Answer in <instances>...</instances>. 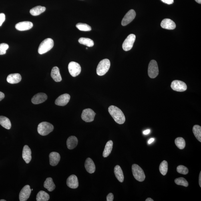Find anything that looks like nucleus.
I'll return each mask as SVG.
<instances>
[{"instance_id": "f257e3e1", "label": "nucleus", "mask_w": 201, "mask_h": 201, "mask_svg": "<svg viewBox=\"0 0 201 201\" xmlns=\"http://www.w3.org/2000/svg\"><path fill=\"white\" fill-rule=\"evenodd\" d=\"M108 111L115 122L120 124H123L125 122L126 118L120 108L114 105H111L108 108Z\"/></svg>"}, {"instance_id": "f03ea898", "label": "nucleus", "mask_w": 201, "mask_h": 201, "mask_svg": "<svg viewBox=\"0 0 201 201\" xmlns=\"http://www.w3.org/2000/svg\"><path fill=\"white\" fill-rule=\"evenodd\" d=\"M53 130V125L47 122H43L40 123L37 127L38 132L40 135L43 136L49 135Z\"/></svg>"}, {"instance_id": "7ed1b4c3", "label": "nucleus", "mask_w": 201, "mask_h": 201, "mask_svg": "<svg viewBox=\"0 0 201 201\" xmlns=\"http://www.w3.org/2000/svg\"><path fill=\"white\" fill-rule=\"evenodd\" d=\"M54 46V41L50 38H47L40 43L38 49V52L40 55L47 52L52 49Z\"/></svg>"}, {"instance_id": "20e7f679", "label": "nucleus", "mask_w": 201, "mask_h": 201, "mask_svg": "<svg viewBox=\"0 0 201 201\" xmlns=\"http://www.w3.org/2000/svg\"><path fill=\"white\" fill-rule=\"evenodd\" d=\"M110 67V61L108 59H104L101 61L97 69V73L99 76L105 75L109 70Z\"/></svg>"}, {"instance_id": "39448f33", "label": "nucleus", "mask_w": 201, "mask_h": 201, "mask_svg": "<svg viewBox=\"0 0 201 201\" xmlns=\"http://www.w3.org/2000/svg\"><path fill=\"white\" fill-rule=\"evenodd\" d=\"M132 172L133 176L137 181L142 182L145 179V175L144 171L138 165L134 164L132 166Z\"/></svg>"}, {"instance_id": "423d86ee", "label": "nucleus", "mask_w": 201, "mask_h": 201, "mask_svg": "<svg viewBox=\"0 0 201 201\" xmlns=\"http://www.w3.org/2000/svg\"><path fill=\"white\" fill-rule=\"evenodd\" d=\"M159 74L158 64L155 60L151 61L149 63L148 69V74L151 78H155Z\"/></svg>"}, {"instance_id": "0eeeda50", "label": "nucleus", "mask_w": 201, "mask_h": 201, "mask_svg": "<svg viewBox=\"0 0 201 201\" xmlns=\"http://www.w3.org/2000/svg\"><path fill=\"white\" fill-rule=\"evenodd\" d=\"M96 113L93 109L87 108L84 109L81 115L82 119L86 122H92L94 120Z\"/></svg>"}, {"instance_id": "6e6552de", "label": "nucleus", "mask_w": 201, "mask_h": 201, "mask_svg": "<svg viewBox=\"0 0 201 201\" xmlns=\"http://www.w3.org/2000/svg\"><path fill=\"white\" fill-rule=\"evenodd\" d=\"M68 70L70 74L73 77H76L81 73V68L79 63L71 61L68 65Z\"/></svg>"}, {"instance_id": "1a4fd4ad", "label": "nucleus", "mask_w": 201, "mask_h": 201, "mask_svg": "<svg viewBox=\"0 0 201 201\" xmlns=\"http://www.w3.org/2000/svg\"><path fill=\"white\" fill-rule=\"evenodd\" d=\"M136 35L133 34L129 35L123 42L122 45L123 49L125 51H128L132 48L134 44Z\"/></svg>"}, {"instance_id": "9d476101", "label": "nucleus", "mask_w": 201, "mask_h": 201, "mask_svg": "<svg viewBox=\"0 0 201 201\" xmlns=\"http://www.w3.org/2000/svg\"><path fill=\"white\" fill-rule=\"evenodd\" d=\"M171 87L173 90L177 92H184L187 89L186 83L184 82L179 80L173 81Z\"/></svg>"}, {"instance_id": "9b49d317", "label": "nucleus", "mask_w": 201, "mask_h": 201, "mask_svg": "<svg viewBox=\"0 0 201 201\" xmlns=\"http://www.w3.org/2000/svg\"><path fill=\"white\" fill-rule=\"evenodd\" d=\"M31 190L29 185H26L21 191L19 194L20 201H26L28 199L31 193Z\"/></svg>"}, {"instance_id": "f8f14e48", "label": "nucleus", "mask_w": 201, "mask_h": 201, "mask_svg": "<svg viewBox=\"0 0 201 201\" xmlns=\"http://www.w3.org/2000/svg\"><path fill=\"white\" fill-rule=\"evenodd\" d=\"M136 15V12L134 10H130L123 18L121 22V25L124 26L128 25L135 19Z\"/></svg>"}, {"instance_id": "ddd939ff", "label": "nucleus", "mask_w": 201, "mask_h": 201, "mask_svg": "<svg viewBox=\"0 0 201 201\" xmlns=\"http://www.w3.org/2000/svg\"><path fill=\"white\" fill-rule=\"evenodd\" d=\"M70 98V95L67 93L61 95L56 100L55 104L59 106H65L69 103Z\"/></svg>"}, {"instance_id": "4468645a", "label": "nucleus", "mask_w": 201, "mask_h": 201, "mask_svg": "<svg viewBox=\"0 0 201 201\" xmlns=\"http://www.w3.org/2000/svg\"><path fill=\"white\" fill-rule=\"evenodd\" d=\"M47 99L45 93H39L35 95L31 99L32 103L34 104H38L44 102Z\"/></svg>"}, {"instance_id": "2eb2a0df", "label": "nucleus", "mask_w": 201, "mask_h": 201, "mask_svg": "<svg viewBox=\"0 0 201 201\" xmlns=\"http://www.w3.org/2000/svg\"><path fill=\"white\" fill-rule=\"evenodd\" d=\"M33 25V24L31 22L23 21L15 25V28L19 31H26L31 29Z\"/></svg>"}, {"instance_id": "dca6fc26", "label": "nucleus", "mask_w": 201, "mask_h": 201, "mask_svg": "<svg viewBox=\"0 0 201 201\" xmlns=\"http://www.w3.org/2000/svg\"><path fill=\"white\" fill-rule=\"evenodd\" d=\"M66 183L67 186L70 188H77L79 186V182L77 176L74 175H71L67 178Z\"/></svg>"}, {"instance_id": "f3484780", "label": "nucleus", "mask_w": 201, "mask_h": 201, "mask_svg": "<svg viewBox=\"0 0 201 201\" xmlns=\"http://www.w3.org/2000/svg\"><path fill=\"white\" fill-rule=\"evenodd\" d=\"M31 154L30 148L28 145H25L23 149L22 157L27 164H29L31 160Z\"/></svg>"}, {"instance_id": "a211bd4d", "label": "nucleus", "mask_w": 201, "mask_h": 201, "mask_svg": "<svg viewBox=\"0 0 201 201\" xmlns=\"http://www.w3.org/2000/svg\"><path fill=\"white\" fill-rule=\"evenodd\" d=\"M161 25L163 29L171 30L174 29L176 27L174 22L170 19H163L161 22Z\"/></svg>"}, {"instance_id": "6ab92c4d", "label": "nucleus", "mask_w": 201, "mask_h": 201, "mask_svg": "<svg viewBox=\"0 0 201 201\" xmlns=\"http://www.w3.org/2000/svg\"><path fill=\"white\" fill-rule=\"evenodd\" d=\"M50 164L51 166H55L58 164L61 160V156L58 153L52 152L49 155Z\"/></svg>"}, {"instance_id": "aec40b11", "label": "nucleus", "mask_w": 201, "mask_h": 201, "mask_svg": "<svg viewBox=\"0 0 201 201\" xmlns=\"http://www.w3.org/2000/svg\"><path fill=\"white\" fill-rule=\"evenodd\" d=\"M21 76L19 73H13L8 76L7 81L11 84H15L19 83L21 80Z\"/></svg>"}, {"instance_id": "412c9836", "label": "nucleus", "mask_w": 201, "mask_h": 201, "mask_svg": "<svg viewBox=\"0 0 201 201\" xmlns=\"http://www.w3.org/2000/svg\"><path fill=\"white\" fill-rule=\"evenodd\" d=\"M85 166L87 172L90 174H93L95 171V166L92 159L87 158L85 161Z\"/></svg>"}, {"instance_id": "4be33fe9", "label": "nucleus", "mask_w": 201, "mask_h": 201, "mask_svg": "<svg viewBox=\"0 0 201 201\" xmlns=\"http://www.w3.org/2000/svg\"><path fill=\"white\" fill-rule=\"evenodd\" d=\"M51 76L52 78L56 82H60L62 80L59 69L57 66L53 67L52 69Z\"/></svg>"}, {"instance_id": "5701e85b", "label": "nucleus", "mask_w": 201, "mask_h": 201, "mask_svg": "<svg viewBox=\"0 0 201 201\" xmlns=\"http://www.w3.org/2000/svg\"><path fill=\"white\" fill-rule=\"evenodd\" d=\"M66 144L67 148L69 150H73L77 146L78 140L76 137L71 136L67 139Z\"/></svg>"}, {"instance_id": "b1692460", "label": "nucleus", "mask_w": 201, "mask_h": 201, "mask_svg": "<svg viewBox=\"0 0 201 201\" xmlns=\"http://www.w3.org/2000/svg\"><path fill=\"white\" fill-rule=\"evenodd\" d=\"M114 172L115 177L119 182H123L124 181V176L120 167L119 165L115 166L114 169Z\"/></svg>"}, {"instance_id": "393cba45", "label": "nucleus", "mask_w": 201, "mask_h": 201, "mask_svg": "<svg viewBox=\"0 0 201 201\" xmlns=\"http://www.w3.org/2000/svg\"><path fill=\"white\" fill-rule=\"evenodd\" d=\"M44 187L47 189L49 192H52L56 188L55 185L54 183L52 178L50 177L47 178L45 181Z\"/></svg>"}, {"instance_id": "a878e982", "label": "nucleus", "mask_w": 201, "mask_h": 201, "mask_svg": "<svg viewBox=\"0 0 201 201\" xmlns=\"http://www.w3.org/2000/svg\"><path fill=\"white\" fill-rule=\"evenodd\" d=\"M45 10H46V8L45 7H42L41 6H37L30 10V13L31 15L36 16L43 13Z\"/></svg>"}, {"instance_id": "bb28decb", "label": "nucleus", "mask_w": 201, "mask_h": 201, "mask_svg": "<svg viewBox=\"0 0 201 201\" xmlns=\"http://www.w3.org/2000/svg\"><path fill=\"white\" fill-rule=\"evenodd\" d=\"M113 142L112 140L108 141L107 143L103 152V156L104 158L108 157L112 151L113 147Z\"/></svg>"}, {"instance_id": "cd10ccee", "label": "nucleus", "mask_w": 201, "mask_h": 201, "mask_svg": "<svg viewBox=\"0 0 201 201\" xmlns=\"http://www.w3.org/2000/svg\"><path fill=\"white\" fill-rule=\"evenodd\" d=\"M0 125H1L4 128L7 129L11 128V124L9 119L7 117L0 116Z\"/></svg>"}, {"instance_id": "c85d7f7f", "label": "nucleus", "mask_w": 201, "mask_h": 201, "mask_svg": "<svg viewBox=\"0 0 201 201\" xmlns=\"http://www.w3.org/2000/svg\"><path fill=\"white\" fill-rule=\"evenodd\" d=\"M49 195L43 191H40L37 194L36 197L37 201H47L49 200Z\"/></svg>"}, {"instance_id": "c756f323", "label": "nucleus", "mask_w": 201, "mask_h": 201, "mask_svg": "<svg viewBox=\"0 0 201 201\" xmlns=\"http://www.w3.org/2000/svg\"><path fill=\"white\" fill-rule=\"evenodd\" d=\"M78 41L81 44L86 45L89 47H93L94 45V42L92 40L86 38L81 37L79 39Z\"/></svg>"}, {"instance_id": "7c9ffc66", "label": "nucleus", "mask_w": 201, "mask_h": 201, "mask_svg": "<svg viewBox=\"0 0 201 201\" xmlns=\"http://www.w3.org/2000/svg\"><path fill=\"white\" fill-rule=\"evenodd\" d=\"M193 132L196 138L201 142V127L198 125H194L193 127Z\"/></svg>"}, {"instance_id": "2f4dec72", "label": "nucleus", "mask_w": 201, "mask_h": 201, "mask_svg": "<svg viewBox=\"0 0 201 201\" xmlns=\"http://www.w3.org/2000/svg\"><path fill=\"white\" fill-rule=\"evenodd\" d=\"M175 143L177 146L180 150H183L186 146V142L184 139L181 137H178L175 139Z\"/></svg>"}, {"instance_id": "473e14b6", "label": "nucleus", "mask_w": 201, "mask_h": 201, "mask_svg": "<svg viewBox=\"0 0 201 201\" xmlns=\"http://www.w3.org/2000/svg\"><path fill=\"white\" fill-rule=\"evenodd\" d=\"M159 169L161 174L163 176L166 175L168 170V164L167 161H163L161 163Z\"/></svg>"}, {"instance_id": "72a5a7b5", "label": "nucleus", "mask_w": 201, "mask_h": 201, "mask_svg": "<svg viewBox=\"0 0 201 201\" xmlns=\"http://www.w3.org/2000/svg\"><path fill=\"white\" fill-rule=\"evenodd\" d=\"M77 28L79 30L84 31H88L91 30V27L86 24L79 23L76 25Z\"/></svg>"}, {"instance_id": "f704fd0d", "label": "nucleus", "mask_w": 201, "mask_h": 201, "mask_svg": "<svg viewBox=\"0 0 201 201\" xmlns=\"http://www.w3.org/2000/svg\"><path fill=\"white\" fill-rule=\"evenodd\" d=\"M175 182L178 185L187 187L188 186V183L184 178L180 177L175 179Z\"/></svg>"}, {"instance_id": "c9c22d12", "label": "nucleus", "mask_w": 201, "mask_h": 201, "mask_svg": "<svg viewBox=\"0 0 201 201\" xmlns=\"http://www.w3.org/2000/svg\"><path fill=\"white\" fill-rule=\"evenodd\" d=\"M177 172L180 174L186 175L188 173V169L186 167L180 165L177 167Z\"/></svg>"}, {"instance_id": "e433bc0d", "label": "nucleus", "mask_w": 201, "mask_h": 201, "mask_svg": "<svg viewBox=\"0 0 201 201\" xmlns=\"http://www.w3.org/2000/svg\"><path fill=\"white\" fill-rule=\"evenodd\" d=\"M9 48V45L6 43H1L0 44V55L5 54L6 51Z\"/></svg>"}, {"instance_id": "4c0bfd02", "label": "nucleus", "mask_w": 201, "mask_h": 201, "mask_svg": "<svg viewBox=\"0 0 201 201\" xmlns=\"http://www.w3.org/2000/svg\"><path fill=\"white\" fill-rule=\"evenodd\" d=\"M5 16L3 13H0V26L3 24V23L5 21Z\"/></svg>"}, {"instance_id": "58836bf2", "label": "nucleus", "mask_w": 201, "mask_h": 201, "mask_svg": "<svg viewBox=\"0 0 201 201\" xmlns=\"http://www.w3.org/2000/svg\"><path fill=\"white\" fill-rule=\"evenodd\" d=\"M113 199H114V195L112 193H110L107 197V201H113Z\"/></svg>"}, {"instance_id": "ea45409f", "label": "nucleus", "mask_w": 201, "mask_h": 201, "mask_svg": "<svg viewBox=\"0 0 201 201\" xmlns=\"http://www.w3.org/2000/svg\"><path fill=\"white\" fill-rule=\"evenodd\" d=\"M163 3L167 4H172L174 3V0H161Z\"/></svg>"}, {"instance_id": "a19ab883", "label": "nucleus", "mask_w": 201, "mask_h": 201, "mask_svg": "<svg viewBox=\"0 0 201 201\" xmlns=\"http://www.w3.org/2000/svg\"><path fill=\"white\" fill-rule=\"evenodd\" d=\"M5 95L4 94V93L1 92H0V101L3 100V99L4 98Z\"/></svg>"}, {"instance_id": "79ce46f5", "label": "nucleus", "mask_w": 201, "mask_h": 201, "mask_svg": "<svg viewBox=\"0 0 201 201\" xmlns=\"http://www.w3.org/2000/svg\"><path fill=\"white\" fill-rule=\"evenodd\" d=\"M150 129H148V130H146L144 131V132H143V133H144V135H146L148 134L149 133H150Z\"/></svg>"}, {"instance_id": "37998d69", "label": "nucleus", "mask_w": 201, "mask_h": 201, "mask_svg": "<svg viewBox=\"0 0 201 201\" xmlns=\"http://www.w3.org/2000/svg\"><path fill=\"white\" fill-rule=\"evenodd\" d=\"M199 184L200 185V187L201 188V172H200L199 176Z\"/></svg>"}, {"instance_id": "c03bdc74", "label": "nucleus", "mask_w": 201, "mask_h": 201, "mask_svg": "<svg viewBox=\"0 0 201 201\" xmlns=\"http://www.w3.org/2000/svg\"><path fill=\"white\" fill-rule=\"evenodd\" d=\"M155 139L154 138H151L148 141V144H151V143L154 142V141Z\"/></svg>"}, {"instance_id": "a18cd8bd", "label": "nucleus", "mask_w": 201, "mask_h": 201, "mask_svg": "<svg viewBox=\"0 0 201 201\" xmlns=\"http://www.w3.org/2000/svg\"><path fill=\"white\" fill-rule=\"evenodd\" d=\"M146 201H154V200L152 199V198H147L146 200H145Z\"/></svg>"}, {"instance_id": "49530a36", "label": "nucleus", "mask_w": 201, "mask_h": 201, "mask_svg": "<svg viewBox=\"0 0 201 201\" xmlns=\"http://www.w3.org/2000/svg\"><path fill=\"white\" fill-rule=\"evenodd\" d=\"M195 1L197 3L199 4L201 3V0H195Z\"/></svg>"}, {"instance_id": "de8ad7c7", "label": "nucleus", "mask_w": 201, "mask_h": 201, "mask_svg": "<svg viewBox=\"0 0 201 201\" xmlns=\"http://www.w3.org/2000/svg\"><path fill=\"white\" fill-rule=\"evenodd\" d=\"M6 201V200H4V199H2L0 200V201Z\"/></svg>"}, {"instance_id": "09e8293b", "label": "nucleus", "mask_w": 201, "mask_h": 201, "mask_svg": "<svg viewBox=\"0 0 201 201\" xmlns=\"http://www.w3.org/2000/svg\"><path fill=\"white\" fill-rule=\"evenodd\" d=\"M33 189H32L31 191H33Z\"/></svg>"}]
</instances>
